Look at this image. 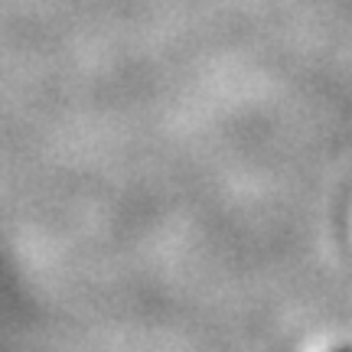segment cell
<instances>
[{
	"label": "cell",
	"mask_w": 352,
	"mask_h": 352,
	"mask_svg": "<svg viewBox=\"0 0 352 352\" xmlns=\"http://www.w3.org/2000/svg\"><path fill=\"white\" fill-rule=\"evenodd\" d=\"M336 352H352V346H342V349H336Z\"/></svg>",
	"instance_id": "6da1fadb"
}]
</instances>
